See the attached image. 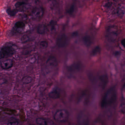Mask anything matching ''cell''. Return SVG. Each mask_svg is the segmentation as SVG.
Wrapping results in <instances>:
<instances>
[{
	"mask_svg": "<svg viewBox=\"0 0 125 125\" xmlns=\"http://www.w3.org/2000/svg\"><path fill=\"white\" fill-rule=\"evenodd\" d=\"M17 10H11L10 9H8L7 10V12L8 15L10 16H14L17 14Z\"/></svg>",
	"mask_w": 125,
	"mask_h": 125,
	"instance_id": "2e32d148",
	"label": "cell"
},
{
	"mask_svg": "<svg viewBox=\"0 0 125 125\" xmlns=\"http://www.w3.org/2000/svg\"><path fill=\"white\" fill-rule=\"evenodd\" d=\"M83 42L84 45L87 47H89L92 44V40L91 37L88 35L85 36L83 38Z\"/></svg>",
	"mask_w": 125,
	"mask_h": 125,
	"instance_id": "5bb4252c",
	"label": "cell"
},
{
	"mask_svg": "<svg viewBox=\"0 0 125 125\" xmlns=\"http://www.w3.org/2000/svg\"><path fill=\"white\" fill-rule=\"evenodd\" d=\"M55 120L58 122H66L69 117V113L68 112L64 109H61L57 111L54 116Z\"/></svg>",
	"mask_w": 125,
	"mask_h": 125,
	"instance_id": "277c9868",
	"label": "cell"
},
{
	"mask_svg": "<svg viewBox=\"0 0 125 125\" xmlns=\"http://www.w3.org/2000/svg\"><path fill=\"white\" fill-rule=\"evenodd\" d=\"M36 121L39 125H48L46 120L42 118H38L37 119Z\"/></svg>",
	"mask_w": 125,
	"mask_h": 125,
	"instance_id": "9a60e30c",
	"label": "cell"
},
{
	"mask_svg": "<svg viewBox=\"0 0 125 125\" xmlns=\"http://www.w3.org/2000/svg\"><path fill=\"white\" fill-rule=\"evenodd\" d=\"M106 38L109 42H113L116 40L118 37V31L114 26H110L106 29Z\"/></svg>",
	"mask_w": 125,
	"mask_h": 125,
	"instance_id": "3957f363",
	"label": "cell"
},
{
	"mask_svg": "<svg viewBox=\"0 0 125 125\" xmlns=\"http://www.w3.org/2000/svg\"><path fill=\"white\" fill-rule=\"evenodd\" d=\"M47 64L50 67H55L58 65L57 59L54 56H51L49 57L47 62Z\"/></svg>",
	"mask_w": 125,
	"mask_h": 125,
	"instance_id": "8fae6325",
	"label": "cell"
},
{
	"mask_svg": "<svg viewBox=\"0 0 125 125\" xmlns=\"http://www.w3.org/2000/svg\"><path fill=\"white\" fill-rule=\"evenodd\" d=\"M100 51V48L99 46H97L95 47L93 50L92 52V55L93 56L96 55L99 53Z\"/></svg>",
	"mask_w": 125,
	"mask_h": 125,
	"instance_id": "ac0fdd59",
	"label": "cell"
},
{
	"mask_svg": "<svg viewBox=\"0 0 125 125\" xmlns=\"http://www.w3.org/2000/svg\"><path fill=\"white\" fill-rule=\"evenodd\" d=\"M40 46L42 48H46L48 46V42L46 41H42L40 43Z\"/></svg>",
	"mask_w": 125,
	"mask_h": 125,
	"instance_id": "ffe728a7",
	"label": "cell"
},
{
	"mask_svg": "<svg viewBox=\"0 0 125 125\" xmlns=\"http://www.w3.org/2000/svg\"><path fill=\"white\" fill-rule=\"evenodd\" d=\"M15 26L17 28H23L25 27V24L23 22L19 21L16 22Z\"/></svg>",
	"mask_w": 125,
	"mask_h": 125,
	"instance_id": "d6986e66",
	"label": "cell"
},
{
	"mask_svg": "<svg viewBox=\"0 0 125 125\" xmlns=\"http://www.w3.org/2000/svg\"><path fill=\"white\" fill-rule=\"evenodd\" d=\"M22 81L25 83H29L32 81V78L31 76H25L23 78Z\"/></svg>",
	"mask_w": 125,
	"mask_h": 125,
	"instance_id": "e0dca14e",
	"label": "cell"
},
{
	"mask_svg": "<svg viewBox=\"0 0 125 125\" xmlns=\"http://www.w3.org/2000/svg\"><path fill=\"white\" fill-rule=\"evenodd\" d=\"M26 4V3L24 2H18L16 3L15 6V7L17 8V7H20L22 6H24Z\"/></svg>",
	"mask_w": 125,
	"mask_h": 125,
	"instance_id": "7402d4cb",
	"label": "cell"
},
{
	"mask_svg": "<svg viewBox=\"0 0 125 125\" xmlns=\"http://www.w3.org/2000/svg\"><path fill=\"white\" fill-rule=\"evenodd\" d=\"M18 123L17 122H11L8 123L7 125H18Z\"/></svg>",
	"mask_w": 125,
	"mask_h": 125,
	"instance_id": "cb8c5ba5",
	"label": "cell"
},
{
	"mask_svg": "<svg viewBox=\"0 0 125 125\" xmlns=\"http://www.w3.org/2000/svg\"><path fill=\"white\" fill-rule=\"evenodd\" d=\"M37 32L39 34H44L48 31L47 26L44 24H40L38 26L37 28Z\"/></svg>",
	"mask_w": 125,
	"mask_h": 125,
	"instance_id": "7c38bea8",
	"label": "cell"
},
{
	"mask_svg": "<svg viewBox=\"0 0 125 125\" xmlns=\"http://www.w3.org/2000/svg\"><path fill=\"white\" fill-rule=\"evenodd\" d=\"M116 98L117 93L115 87H110L105 92L102 98L101 107L104 108L113 104L116 101Z\"/></svg>",
	"mask_w": 125,
	"mask_h": 125,
	"instance_id": "6da1fadb",
	"label": "cell"
},
{
	"mask_svg": "<svg viewBox=\"0 0 125 125\" xmlns=\"http://www.w3.org/2000/svg\"><path fill=\"white\" fill-rule=\"evenodd\" d=\"M122 97L125 100V83L123 85L122 89Z\"/></svg>",
	"mask_w": 125,
	"mask_h": 125,
	"instance_id": "603a6c76",
	"label": "cell"
},
{
	"mask_svg": "<svg viewBox=\"0 0 125 125\" xmlns=\"http://www.w3.org/2000/svg\"><path fill=\"white\" fill-rule=\"evenodd\" d=\"M44 9L42 7H36L32 11L31 15L34 18H41L44 15Z\"/></svg>",
	"mask_w": 125,
	"mask_h": 125,
	"instance_id": "52a82bcc",
	"label": "cell"
},
{
	"mask_svg": "<svg viewBox=\"0 0 125 125\" xmlns=\"http://www.w3.org/2000/svg\"><path fill=\"white\" fill-rule=\"evenodd\" d=\"M13 65V61L10 59L3 60L1 62V67L5 70L10 69L12 67Z\"/></svg>",
	"mask_w": 125,
	"mask_h": 125,
	"instance_id": "ba28073f",
	"label": "cell"
},
{
	"mask_svg": "<svg viewBox=\"0 0 125 125\" xmlns=\"http://www.w3.org/2000/svg\"><path fill=\"white\" fill-rule=\"evenodd\" d=\"M49 97L52 99H56L59 98L61 95L60 91L56 89L54 90L49 93Z\"/></svg>",
	"mask_w": 125,
	"mask_h": 125,
	"instance_id": "4fadbf2b",
	"label": "cell"
},
{
	"mask_svg": "<svg viewBox=\"0 0 125 125\" xmlns=\"http://www.w3.org/2000/svg\"><path fill=\"white\" fill-rule=\"evenodd\" d=\"M16 51V46L11 42L6 43L0 50V59L12 56Z\"/></svg>",
	"mask_w": 125,
	"mask_h": 125,
	"instance_id": "7a4b0ae2",
	"label": "cell"
},
{
	"mask_svg": "<svg viewBox=\"0 0 125 125\" xmlns=\"http://www.w3.org/2000/svg\"></svg>",
	"mask_w": 125,
	"mask_h": 125,
	"instance_id": "484cf974",
	"label": "cell"
},
{
	"mask_svg": "<svg viewBox=\"0 0 125 125\" xmlns=\"http://www.w3.org/2000/svg\"><path fill=\"white\" fill-rule=\"evenodd\" d=\"M68 39L66 35L62 34L58 37L56 41V44L59 48H62L65 47L67 44Z\"/></svg>",
	"mask_w": 125,
	"mask_h": 125,
	"instance_id": "8992f818",
	"label": "cell"
},
{
	"mask_svg": "<svg viewBox=\"0 0 125 125\" xmlns=\"http://www.w3.org/2000/svg\"><path fill=\"white\" fill-rule=\"evenodd\" d=\"M121 44L123 47L125 48V38L123 39L121 42Z\"/></svg>",
	"mask_w": 125,
	"mask_h": 125,
	"instance_id": "d4e9b609",
	"label": "cell"
},
{
	"mask_svg": "<svg viewBox=\"0 0 125 125\" xmlns=\"http://www.w3.org/2000/svg\"><path fill=\"white\" fill-rule=\"evenodd\" d=\"M82 65L80 63H75L68 68V71L71 72H75L79 71L81 69Z\"/></svg>",
	"mask_w": 125,
	"mask_h": 125,
	"instance_id": "30bf717a",
	"label": "cell"
},
{
	"mask_svg": "<svg viewBox=\"0 0 125 125\" xmlns=\"http://www.w3.org/2000/svg\"><path fill=\"white\" fill-rule=\"evenodd\" d=\"M89 116L85 111L80 112L77 118V125H89Z\"/></svg>",
	"mask_w": 125,
	"mask_h": 125,
	"instance_id": "5b68a950",
	"label": "cell"
},
{
	"mask_svg": "<svg viewBox=\"0 0 125 125\" xmlns=\"http://www.w3.org/2000/svg\"><path fill=\"white\" fill-rule=\"evenodd\" d=\"M75 6L74 4H72L69 8L67 11L68 13L70 14H71L73 13L75 10Z\"/></svg>",
	"mask_w": 125,
	"mask_h": 125,
	"instance_id": "44dd1931",
	"label": "cell"
},
{
	"mask_svg": "<svg viewBox=\"0 0 125 125\" xmlns=\"http://www.w3.org/2000/svg\"><path fill=\"white\" fill-rule=\"evenodd\" d=\"M100 85L102 88H104L108 83V77L107 75L103 74L99 77Z\"/></svg>",
	"mask_w": 125,
	"mask_h": 125,
	"instance_id": "9c48e42d",
	"label": "cell"
}]
</instances>
